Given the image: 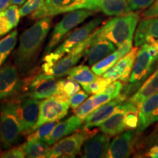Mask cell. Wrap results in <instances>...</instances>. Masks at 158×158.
Here are the masks:
<instances>
[{
  "mask_svg": "<svg viewBox=\"0 0 158 158\" xmlns=\"http://www.w3.org/2000/svg\"><path fill=\"white\" fill-rule=\"evenodd\" d=\"M52 23V17L38 19L23 31L19 38V45L13 55V64L20 74L26 75L32 70Z\"/></svg>",
  "mask_w": 158,
  "mask_h": 158,
  "instance_id": "cell-1",
  "label": "cell"
},
{
  "mask_svg": "<svg viewBox=\"0 0 158 158\" xmlns=\"http://www.w3.org/2000/svg\"><path fill=\"white\" fill-rule=\"evenodd\" d=\"M158 69V39L147 37L138 50L134 66L127 85L121 94L127 98L137 92L146 80Z\"/></svg>",
  "mask_w": 158,
  "mask_h": 158,
  "instance_id": "cell-2",
  "label": "cell"
},
{
  "mask_svg": "<svg viewBox=\"0 0 158 158\" xmlns=\"http://www.w3.org/2000/svg\"><path fill=\"white\" fill-rule=\"evenodd\" d=\"M139 19V14L136 11L115 16L97 29L93 35L94 37L109 40L118 47L128 40L133 39Z\"/></svg>",
  "mask_w": 158,
  "mask_h": 158,
  "instance_id": "cell-3",
  "label": "cell"
},
{
  "mask_svg": "<svg viewBox=\"0 0 158 158\" xmlns=\"http://www.w3.org/2000/svg\"><path fill=\"white\" fill-rule=\"evenodd\" d=\"M23 136L14 97L3 100L0 104V148L7 149L16 147Z\"/></svg>",
  "mask_w": 158,
  "mask_h": 158,
  "instance_id": "cell-4",
  "label": "cell"
},
{
  "mask_svg": "<svg viewBox=\"0 0 158 158\" xmlns=\"http://www.w3.org/2000/svg\"><path fill=\"white\" fill-rule=\"evenodd\" d=\"M93 13L94 11L86 9L76 10L67 13L53 29L48 43L45 48L43 56L54 51L57 45L70 34L72 29L92 16Z\"/></svg>",
  "mask_w": 158,
  "mask_h": 158,
  "instance_id": "cell-5",
  "label": "cell"
},
{
  "mask_svg": "<svg viewBox=\"0 0 158 158\" xmlns=\"http://www.w3.org/2000/svg\"><path fill=\"white\" fill-rule=\"evenodd\" d=\"M96 133V130L93 132L82 127L81 130H76L73 133L62 138L51 147L48 158L58 157H75L79 154L86 140Z\"/></svg>",
  "mask_w": 158,
  "mask_h": 158,
  "instance_id": "cell-6",
  "label": "cell"
},
{
  "mask_svg": "<svg viewBox=\"0 0 158 158\" xmlns=\"http://www.w3.org/2000/svg\"><path fill=\"white\" fill-rule=\"evenodd\" d=\"M16 114L23 136L31 133L38 119L40 101L26 94L14 96Z\"/></svg>",
  "mask_w": 158,
  "mask_h": 158,
  "instance_id": "cell-7",
  "label": "cell"
},
{
  "mask_svg": "<svg viewBox=\"0 0 158 158\" xmlns=\"http://www.w3.org/2000/svg\"><path fill=\"white\" fill-rule=\"evenodd\" d=\"M69 108L70 104L68 100L56 97H51L40 101L38 119L33 127L31 132L35 131L46 122L59 121L61 118H64L68 114Z\"/></svg>",
  "mask_w": 158,
  "mask_h": 158,
  "instance_id": "cell-8",
  "label": "cell"
},
{
  "mask_svg": "<svg viewBox=\"0 0 158 158\" xmlns=\"http://www.w3.org/2000/svg\"><path fill=\"white\" fill-rule=\"evenodd\" d=\"M103 18L102 16L95 17L81 27L76 29L66 37L62 44L59 45L54 52L62 58L65 54H68L71 49L88 38L101 24Z\"/></svg>",
  "mask_w": 158,
  "mask_h": 158,
  "instance_id": "cell-9",
  "label": "cell"
},
{
  "mask_svg": "<svg viewBox=\"0 0 158 158\" xmlns=\"http://www.w3.org/2000/svg\"><path fill=\"white\" fill-rule=\"evenodd\" d=\"M14 64L7 63L0 67V101L21 93L22 81Z\"/></svg>",
  "mask_w": 158,
  "mask_h": 158,
  "instance_id": "cell-10",
  "label": "cell"
},
{
  "mask_svg": "<svg viewBox=\"0 0 158 158\" xmlns=\"http://www.w3.org/2000/svg\"><path fill=\"white\" fill-rule=\"evenodd\" d=\"M56 78V77L45 73L35 75L29 83L24 94L37 100L51 98L58 89L59 80Z\"/></svg>",
  "mask_w": 158,
  "mask_h": 158,
  "instance_id": "cell-11",
  "label": "cell"
},
{
  "mask_svg": "<svg viewBox=\"0 0 158 158\" xmlns=\"http://www.w3.org/2000/svg\"><path fill=\"white\" fill-rule=\"evenodd\" d=\"M138 134L133 130H129L118 134L110 141L106 157L125 158L133 153Z\"/></svg>",
  "mask_w": 158,
  "mask_h": 158,
  "instance_id": "cell-12",
  "label": "cell"
},
{
  "mask_svg": "<svg viewBox=\"0 0 158 158\" xmlns=\"http://www.w3.org/2000/svg\"><path fill=\"white\" fill-rule=\"evenodd\" d=\"M137 52L138 47L135 46V48H132L127 55L120 59L111 68L105 73L102 77L107 79L110 83L117 79L122 81L127 82L129 81L133 70Z\"/></svg>",
  "mask_w": 158,
  "mask_h": 158,
  "instance_id": "cell-13",
  "label": "cell"
},
{
  "mask_svg": "<svg viewBox=\"0 0 158 158\" xmlns=\"http://www.w3.org/2000/svg\"><path fill=\"white\" fill-rule=\"evenodd\" d=\"M110 143V135L102 132L94 133L84 142L81 148V157L85 158L106 157Z\"/></svg>",
  "mask_w": 158,
  "mask_h": 158,
  "instance_id": "cell-14",
  "label": "cell"
},
{
  "mask_svg": "<svg viewBox=\"0 0 158 158\" xmlns=\"http://www.w3.org/2000/svg\"><path fill=\"white\" fill-rule=\"evenodd\" d=\"M126 99L127 98L125 96L120 94L116 98L102 104L100 107L93 110L88 116H86L84 119L85 124L83 127L85 129L91 130L95 127H99L102 122L113 114L118 105L122 103L124 100H126Z\"/></svg>",
  "mask_w": 158,
  "mask_h": 158,
  "instance_id": "cell-15",
  "label": "cell"
},
{
  "mask_svg": "<svg viewBox=\"0 0 158 158\" xmlns=\"http://www.w3.org/2000/svg\"><path fill=\"white\" fill-rule=\"evenodd\" d=\"M116 45L104 37H94L92 34V41L85 51V59L88 64L92 66L100 62L105 57L114 52L116 50Z\"/></svg>",
  "mask_w": 158,
  "mask_h": 158,
  "instance_id": "cell-16",
  "label": "cell"
},
{
  "mask_svg": "<svg viewBox=\"0 0 158 158\" xmlns=\"http://www.w3.org/2000/svg\"><path fill=\"white\" fill-rule=\"evenodd\" d=\"M130 106V103L127 100L118 105L113 114L99 126L100 131L110 137L122 133L126 129L124 118Z\"/></svg>",
  "mask_w": 158,
  "mask_h": 158,
  "instance_id": "cell-17",
  "label": "cell"
},
{
  "mask_svg": "<svg viewBox=\"0 0 158 158\" xmlns=\"http://www.w3.org/2000/svg\"><path fill=\"white\" fill-rule=\"evenodd\" d=\"M138 118L136 128L138 135L158 122V92L145 100L139 109Z\"/></svg>",
  "mask_w": 158,
  "mask_h": 158,
  "instance_id": "cell-18",
  "label": "cell"
},
{
  "mask_svg": "<svg viewBox=\"0 0 158 158\" xmlns=\"http://www.w3.org/2000/svg\"><path fill=\"white\" fill-rule=\"evenodd\" d=\"M75 0H44L40 8L30 15V19L38 20L45 17H53L54 15L71 12V8Z\"/></svg>",
  "mask_w": 158,
  "mask_h": 158,
  "instance_id": "cell-19",
  "label": "cell"
},
{
  "mask_svg": "<svg viewBox=\"0 0 158 158\" xmlns=\"http://www.w3.org/2000/svg\"><path fill=\"white\" fill-rule=\"evenodd\" d=\"M84 119L75 115L70 116L59 123L58 122L56 127L53 130L52 133L45 140V142H46L49 146L54 145L60 139L78 130L84 123Z\"/></svg>",
  "mask_w": 158,
  "mask_h": 158,
  "instance_id": "cell-20",
  "label": "cell"
},
{
  "mask_svg": "<svg viewBox=\"0 0 158 158\" xmlns=\"http://www.w3.org/2000/svg\"><path fill=\"white\" fill-rule=\"evenodd\" d=\"M158 92V69L148 78L146 81L141 85L128 101L137 107L138 109L145 102L146 100Z\"/></svg>",
  "mask_w": 158,
  "mask_h": 158,
  "instance_id": "cell-21",
  "label": "cell"
},
{
  "mask_svg": "<svg viewBox=\"0 0 158 158\" xmlns=\"http://www.w3.org/2000/svg\"><path fill=\"white\" fill-rule=\"evenodd\" d=\"M147 37L158 39V18L142 19L138 25L134 35V45L140 47Z\"/></svg>",
  "mask_w": 158,
  "mask_h": 158,
  "instance_id": "cell-22",
  "label": "cell"
},
{
  "mask_svg": "<svg viewBox=\"0 0 158 158\" xmlns=\"http://www.w3.org/2000/svg\"><path fill=\"white\" fill-rule=\"evenodd\" d=\"M83 56H84V53L81 54H73V53L69 52L67 56H62L59 59L48 69L45 73L52 75L56 78H61V77L68 74L69 71L76 65L78 61Z\"/></svg>",
  "mask_w": 158,
  "mask_h": 158,
  "instance_id": "cell-23",
  "label": "cell"
},
{
  "mask_svg": "<svg viewBox=\"0 0 158 158\" xmlns=\"http://www.w3.org/2000/svg\"><path fill=\"white\" fill-rule=\"evenodd\" d=\"M114 99L113 97L103 92L102 93L93 94L86 99L83 103L76 109V115L82 119H85L93 110L102 104Z\"/></svg>",
  "mask_w": 158,
  "mask_h": 158,
  "instance_id": "cell-24",
  "label": "cell"
},
{
  "mask_svg": "<svg viewBox=\"0 0 158 158\" xmlns=\"http://www.w3.org/2000/svg\"><path fill=\"white\" fill-rule=\"evenodd\" d=\"M20 19L21 15L18 5H10L5 10L0 12V37L15 29Z\"/></svg>",
  "mask_w": 158,
  "mask_h": 158,
  "instance_id": "cell-25",
  "label": "cell"
},
{
  "mask_svg": "<svg viewBox=\"0 0 158 158\" xmlns=\"http://www.w3.org/2000/svg\"><path fill=\"white\" fill-rule=\"evenodd\" d=\"M99 10L108 16H118L130 13L127 0H100Z\"/></svg>",
  "mask_w": 158,
  "mask_h": 158,
  "instance_id": "cell-26",
  "label": "cell"
},
{
  "mask_svg": "<svg viewBox=\"0 0 158 158\" xmlns=\"http://www.w3.org/2000/svg\"><path fill=\"white\" fill-rule=\"evenodd\" d=\"M24 152L26 157L29 158H43L48 157L50 146L40 140H31L20 145Z\"/></svg>",
  "mask_w": 158,
  "mask_h": 158,
  "instance_id": "cell-27",
  "label": "cell"
},
{
  "mask_svg": "<svg viewBox=\"0 0 158 158\" xmlns=\"http://www.w3.org/2000/svg\"><path fill=\"white\" fill-rule=\"evenodd\" d=\"M69 77L79 83L81 85L89 84L98 78L92 70L84 64L74 66L68 73Z\"/></svg>",
  "mask_w": 158,
  "mask_h": 158,
  "instance_id": "cell-28",
  "label": "cell"
},
{
  "mask_svg": "<svg viewBox=\"0 0 158 158\" xmlns=\"http://www.w3.org/2000/svg\"><path fill=\"white\" fill-rule=\"evenodd\" d=\"M81 90L80 84L70 77L59 81L58 89L53 97L69 100V98Z\"/></svg>",
  "mask_w": 158,
  "mask_h": 158,
  "instance_id": "cell-29",
  "label": "cell"
},
{
  "mask_svg": "<svg viewBox=\"0 0 158 158\" xmlns=\"http://www.w3.org/2000/svg\"><path fill=\"white\" fill-rule=\"evenodd\" d=\"M118 50H116L114 52L108 55L100 62H97L96 64L92 66V70L98 76H101L105 73L112 68L116 62L121 59Z\"/></svg>",
  "mask_w": 158,
  "mask_h": 158,
  "instance_id": "cell-30",
  "label": "cell"
},
{
  "mask_svg": "<svg viewBox=\"0 0 158 158\" xmlns=\"http://www.w3.org/2000/svg\"><path fill=\"white\" fill-rule=\"evenodd\" d=\"M58 124V121L49 122L43 124L40 127H39L35 131L31 132L27 136V141L31 140H40L45 141L48 138L51 134L52 133L53 130L56 127Z\"/></svg>",
  "mask_w": 158,
  "mask_h": 158,
  "instance_id": "cell-31",
  "label": "cell"
},
{
  "mask_svg": "<svg viewBox=\"0 0 158 158\" xmlns=\"http://www.w3.org/2000/svg\"><path fill=\"white\" fill-rule=\"evenodd\" d=\"M18 34L19 31L17 29H15L4 38L0 40V53L2 54L7 56H9L16 45Z\"/></svg>",
  "mask_w": 158,
  "mask_h": 158,
  "instance_id": "cell-32",
  "label": "cell"
},
{
  "mask_svg": "<svg viewBox=\"0 0 158 158\" xmlns=\"http://www.w3.org/2000/svg\"><path fill=\"white\" fill-rule=\"evenodd\" d=\"M110 84V83L107 79L104 78L103 77H102V78L98 77L96 80L93 81L89 83V84L81 85V86L86 93L96 94L103 92L106 88L108 86V85Z\"/></svg>",
  "mask_w": 158,
  "mask_h": 158,
  "instance_id": "cell-33",
  "label": "cell"
},
{
  "mask_svg": "<svg viewBox=\"0 0 158 158\" xmlns=\"http://www.w3.org/2000/svg\"><path fill=\"white\" fill-rule=\"evenodd\" d=\"M136 143L138 149L141 150H148L154 145H158V122L151 133L141 138V141H136Z\"/></svg>",
  "mask_w": 158,
  "mask_h": 158,
  "instance_id": "cell-34",
  "label": "cell"
},
{
  "mask_svg": "<svg viewBox=\"0 0 158 158\" xmlns=\"http://www.w3.org/2000/svg\"><path fill=\"white\" fill-rule=\"evenodd\" d=\"M128 101V100H127ZM129 102V101H128ZM129 109L127 110V113L125 114V118H124V123H125L126 128L130 130L136 129L138 124V112L139 109L136 107L135 105L131 102Z\"/></svg>",
  "mask_w": 158,
  "mask_h": 158,
  "instance_id": "cell-35",
  "label": "cell"
},
{
  "mask_svg": "<svg viewBox=\"0 0 158 158\" xmlns=\"http://www.w3.org/2000/svg\"><path fill=\"white\" fill-rule=\"evenodd\" d=\"M44 0H27L25 3L21 6L19 12L21 17L30 15L42 7Z\"/></svg>",
  "mask_w": 158,
  "mask_h": 158,
  "instance_id": "cell-36",
  "label": "cell"
},
{
  "mask_svg": "<svg viewBox=\"0 0 158 158\" xmlns=\"http://www.w3.org/2000/svg\"><path fill=\"white\" fill-rule=\"evenodd\" d=\"M99 1L100 0H75L71 11L81 9L89 10L94 12L98 11Z\"/></svg>",
  "mask_w": 158,
  "mask_h": 158,
  "instance_id": "cell-37",
  "label": "cell"
},
{
  "mask_svg": "<svg viewBox=\"0 0 158 158\" xmlns=\"http://www.w3.org/2000/svg\"><path fill=\"white\" fill-rule=\"evenodd\" d=\"M88 98V93L84 92V91H79L73 95L69 98L68 102L70 106L73 110H76L77 108L84 102L86 99Z\"/></svg>",
  "mask_w": 158,
  "mask_h": 158,
  "instance_id": "cell-38",
  "label": "cell"
},
{
  "mask_svg": "<svg viewBox=\"0 0 158 158\" xmlns=\"http://www.w3.org/2000/svg\"><path fill=\"white\" fill-rule=\"evenodd\" d=\"M0 157L3 158H23L26 155L19 146L7 149L4 152H0Z\"/></svg>",
  "mask_w": 158,
  "mask_h": 158,
  "instance_id": "cell-39",
  "label": "cell"
},
{
  "mask_svg": "<svg viewBox=\"0 0 158 158\" xmlns=\"http://www.w3.org/2000/svg\"><path fill=\"white\" fill-rule=\"evenodd\" d=\"M127 2L132 11H139L148 8L155 0H127Z\"/></svg>",
  "mask_w": 158,
  "mask_h": 158,
  "instance_id": "cell-40",
  "label": "cell"
},
{
  "mask_svg": "<svg viewBox=\"0 0 158 158\" xmlns=\"http://www.w3.org/2000/svg\"><path fill=\"white\" fill-rule=\"evenodd\" d=\"M122 88H123V84L121 81H114L111 82L110 84L108 85V86L106 88L104 92L111 95L114 98H116L121 93Z\"/></svg>",
  "mask_w": 158,
  "mask_h": 158,
  "instance_id": "cell-41",
  "label": "cell"
},
{
  "mask_svg": "<svg viewBox=\"0 0 158 158\" xmlns=\"http://www.w3.org/2000/svg\"><path fill=\"white\" fill-rule=\"evenodd\" d=\"M142 18L143 19L158 18V0H155V2L147 8L142 14Z\"/></svg>",
  "mask_w": 158,
  "mask_h": 158,
  "instance_id": "cell-42",
  "label": "cell"
},
{
  "mask_svg": "<svg viewBox=\"0 0 158 158\" xmlns=\"http://www.w3.org/2000/svg\"><path fill=\"white\" fill-rule=\"evenodd\" d=\"M147 157L152 158H158V145H154L147 150Z\"/></svg>",
  "mask_w": 158,
  "mask_h": 158,
  "instance_id": "cell-43",
  "label": "cell"
},
{
  "mask_svg": "<svg viewBox=\"0 0 158 158\" xmlns=\"http://www.w3.org/2000/svg\"><path fill=\"white\" fill-rule=\"evenodd\" d=\"M11 0H0V12L5 10L10 5Z\"/></svg>",
  "mask_w": 158,
  "mask_h": 158,
  "instance_id": "cell-44",
  "label": "cell"
},
{
  "mask_svg": "<svg viewBox=\"0 0 158 158\" xmlns=\"http://www.w3.org/2000/svg\"><path fill=\"white\" fill-rule=\"evenodd\" d=\"M27 0H11L10 5H15L18 6H21L25 3Z\"/></svg>",
  "mask_w": 158,
  "mask_h": 158,
  "instance_id": "cell-45",
  "label": "cell"
},
{
  "mask_svg": "<svg viewBox=\"0 0 158 158\" xmlns=\"http://www.w3.org/2000/svg\"><path fill=\"white\" fill-rule=\"evenodd\" d=\"M7 58V56H5V55L2 54L1 53H0V67L2 65V64L5 62V61L6 60V59Z\"/></svg>",
  "mask_w": 158,
  "mask_h": 158,
  "instance_id": "cell-46",
  "label": "cell"
}]
</instances>
